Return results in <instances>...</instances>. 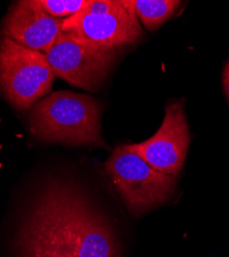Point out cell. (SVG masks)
<instances>
[{"label": "cell", "mask_w": 229, "mask_h": 257, "mask_svg": "<svg viewBox=\"0 0 229 257\" xmlns=\"http://www.w3.org/2000/svg\"><path fill=\"white\" fill-rule=\"evenodd\" d=\"M54 80L46 54L0 39V88L17 109L27 110L48 96Z\"/></svg>", "instance_id": "3957f363"}, {"label": "cell", "mask_w": 229, "mask_h": 257, "mask_svg": "<svg viewBox=\"0 0 229 257\" xmlns=\"http://www.w3.org/2000/svg\"><path fill=\"white\" fill-rule=\"evenodd\" d=\"M189 144L184 104L174 101L166 105L163 121L151 138L126 146L157 171L177 178L184 167Z\"/></svg>", "instance_id": "ba28073f"}, {"label": "cell", "mask_w": 229, "mask_h": 257, "mask_svg": "<svg viewBox=\"0 0 229 257\" xmlns=\"http://www.w3.org/2000/svg\"><path fill=\"white\" fill-rule=\"evenodd\" d=\"M62 32H66L94 47L116 51L132 46L143 35L133 0H122L116 11L102 15L84 12L63 19Z\"/></svg>", "instance_id": "8992f818"}, {"label": "cell", "mask_w": 229, "mask_h": 257, "mask_svg": "<svg viewBox=\"0 0 229 257\" xmlns=\"http://www.w3.org/2000/svg\"><path fill=\"white\" fill-rule=\"evenodd\" d=\"M121 6L122 0H88L87 6L82 12L92 15H102L116 11Z\"/></svg>", "instance_id": "7c38bea8"}, {"label": "cell", "mask_w": 229, "mask_h": 257, "mask_svg": "<svg viewBox=\"0 0 229 257\" xmlns=\"http://www.w3.org/2000/svg\"><path fill=\"white\" fill-rule=\"evenodd\" d=\"M116 54L62 32L46 55L55 76L83 90L97 92L109 76Z\"/></svg>", "instance_id": "5b68a950"}, {"label": "cell", "mask_w": 229, "mask_h": 257, "mask_svg": "<svg viewBox=\"0 0 229 257\" xmlns=\"http://www.w3.org/2000/svg\"><path fill=\"white\" fill-rule=\"evenodd\" d=\"M64 208L72 257H120L114 232L98 211L64 183Z\"/></svg>", "instance_id": "52a82bcc"}, {"label": "cell", "mask_w": 229, "mask_h": 257, "mask_svg": "<svg viewBox=\"0 0 229 257\" xmlns=\"http://www.w3.org/2000/svg\"><path fill=\"white\" fill-rule=\"evenodd\" d=\"M105 170L134 216L168 202L177 186L176 177L157 171L126 145L116 147Z\"/></svg>", "instance_id": "7a4b0ae2"}, {"label": "cell", "mask_w": 229, "mask_h": 257, "mask_svg": "<svg viewBox=\"0 0 229 257\" xmlns=\"http://www.w3.org/2000/svg\"><path fill=\"white\" fill-rule=\"evenodd\" d=\"M63 185H50L34 204L21 231L23 257H72Z\"/></svg>", "instance_id": "277c9868"}, {"label": "cell", "mask_w": 229, "mask_h": 257, "mask_svg": "<svg viewBox=\"0 0 229 257\" xmlns=\"http://www.w3.org/2000/svg\"><path fill=\"white\" fill-rule=\"evenodd\" d=\"M222 84H223V91L225 94V97L227 98L229 102V60L226 62L223 74H222Z\"/></svg>", "instance_id": "4fadbf2b"}, {"label": "cell", "mask_w": 229, "mask_h": 257, "mask_svg": "<svg viewBox=\"0 0 229 257\" xmlns=\"http://www.w3.org/2000/svg\"><path fill=\"white\" fill-rule=\"evenodd\" d=\"M63 19L45 13L35 0L12 6L3 26L4 37L26 48L47 54L62 33Z\"/></svg>", "instance_id": "9c48e42d"}, {"label": "cell", "mask_w": 229, "mask_h": 257, "mask_svg": "<svg viewBox=\"0 0 229 257\" xmlns=\"http://www.w3.org/2000/svg\"><path fill=\"white\" fill-rule=\"evenodd\" d=\"M36 5L48 15L58 18H69L84 9L88 0H35Z\"/></svg>", "instance_id": "8fae6325"}, {"label": "cell", "mask_w": 229, "mask_h": 257, "mask_svg": "<svg viewBox=\"0 0 229 257\" xmlns=\"http://www.w3.org/2000/svg\"><path fill=\"white\" fill-rule=\"evenodd\" d=\"M100 117V104L92 96L59 91L31 107L29 126L34 137L46 142L106 148Z\"/></svg>", "instance_id": "6da1fadb"}, {"label": "cell", "mask_w": 229, "mask_h": 257, "mask_svg": "<svg viewBox=\"0 0 229 257\" xmlns=\"http://www.w3.org/2000/svg\"><path fill=\"white\" fill-rule=\"evenodd\" d=\"M181 6L177 0H133L136 17L144 28L154 31L171 19Z\"/></svg>", "instance_id": "30bf717a"}]
</instances>
